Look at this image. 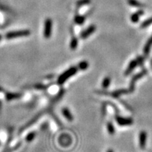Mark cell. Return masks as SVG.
I'll return each instance as SVG.
<instances>
[{
  "mask_svg": "<svg viewBox=\"0 0 152 152\" xmlns=\"http://www.w3.org/2000/svg\"><path fill=\"white\" fill-rule=\"evenodd\" d=\"M79 69V67H72V68L68 69V71H66L65 73H63L61 76L58 78V83L59 84H63L65 81H66L69 78H71V76H74L75 74L77 73L78 70Z\"/></svg>",
  "mask_w": 152,
  "mask_h": 152,
  "instance_id": "6da1fadb",
  "label": "cell"
},
{
  "mask_svg": "<svg viewBox=\"0 0 152 152\" xmlns=\"http://www.w3.org/2000/svg\"><path fill=\"white\" fill-rule=\"evenodd\" d=\"M30 35V31L28 30H20V31H14L11 32L6 34V37L7 39L15 38V37H23V36H28Z\"/></svg>",
  "mask_w": 152,
  "mask_h": 152,
  "instance_id": "7a4b0ae2",
  "label": "cell"
},
{
  "mask_svg": "<svg viewBox=\"0 0 152 152\" xmlns=\"http://www.w3.org/2000/svg\"><path fill=\"white\" fill-rule=\"evenodd\" d=\"M116 120L120 126H129L133 124V120L131 118H124L122 116H116Z\"/></svg>",
  "mask_w": 152,
  "mask_h": 152,
  "instance_id": "3957f363",
  "label": "cell"
},
{
  "mask_svg": "<svg viewBox=\"0 0 152 152\" xmlns=\"http://www.w3.org/2000/svg\"><path fill=\"white\" fill-rule=\"evenodd\" d=\"M142 60H143V58H141V57H139V58H137V59L133 60V61L130 62V64H129L128 66H127L126 71L125 72V76H127V75L130 74V73H131V72L133 71V70L135 69L139 64H140V62L142 61Z\"/></svg>",
  "mask_w": 152,
  "mask_h": 152,
  "instance_id": "277c9868",
  "label": "cell"
},
{
  "mask_svg": "<svg viewBox=\"0 0 152 152\" xmlns=\"http://www.w3.org/2000/svg\"><path fill=\"white\" fill-rule=\"evenodd\" d=\"M52 21L51 19H47L45 22V28H44V36L46 38H49L52 35Z\"/></svg>",
  "mask_w": 152,
  "mask_h": 152,
  "instance_id": "5b68a950",
  "label": "cell"
},
{
  "mask_svg": "<svg viewBox=\"0 0 152 152\" xmlns=\"http://www.w3.org/2000/svg\"><path fill=\"white\" fill-rule=\"evenodd\" d=\"M147 140V134L145 131L140 132V135H139V142H140V146L142 149H144L146 146Z\"/></svg>",
  "mask_w": 152,
  "mask_h": 152,
  "instance_id": "8992f818",
  "label": "cell"
},
{
  "mask_svg": "<svg viewBox=\"0 0 152 152\" xmlns=\"http://www.w3.org/2000/svg\"><path fill=\"white\" fill-rule=\"evenodd\" d=\"M96 30V28L94 25H91L89 27H88L85 30L83 31L81 34V37L83 39H85L87 37H89V35H91L93 32H94Z\"/></svg>",
  "mask_w": 152,
  "mask_h": 152,
  "instance_id": "52a82bcc",
  "label": "cell"
},
{
  "mask_svg": "<svg viewBox=\"0 0 152 152\" xmlns=\"http://www.w3.org/2000/svg\"><path fill=\"white\" fill-rule=\"evenodd\" d=\"M62 113H63V116H64L69 121H72L73 120V117L72 116L71 111H69V109H67V108H63L62 109Z\"/></svg>",
  "mask_w": 152,
  "mask_h": 152,
  "instance_id": "ba28073f",
  "label": "cell"
},
{
  "mask_svg": "<svg viewBox=\"0 0 152 152\" xmlns=\"http://www.w3.org/2000/svg\"><path fill=\"white\" fill-rule=\"evenodd\" d=\"M151 46H152V36L151 37V38L149 40L148 42H146V45H145V47H144V52L145 54H148V53L149 52Z\"/></svg>",
  "mask_w": 152,
  "mask_h": 152,
  "instance_id": "9c48e42d",
  "label": "cell"
},
{
  "mask_svg": "<svg viewBox=\"0 0 152 152\" xmlns=\"http://www.w3.org/2000/svg\"><path fill=\"white\" fill-rule=\"evenodd\" d=\"M111 84V78L110 77H106L102 82V87L104 89H107Z\"/></svg>",
  "mask_w": 152,
  "mask_h": 152,
  "instance_id": "30bf717a",
  "label": "cell"
},
{
  "mask_svg": "<svg viewBox=\"0 0 152 152\" xmlns=\"http://www.w3.org/2000/svg\"><path fill=\"white\" fill-rule=\"evenodd\" d=\"M107 130L109 134H111V135H113L114 132H115V128H114L113 125L111 122H108Z\"/></svg>",
  "mask_w": 152,
  "mask_h": 152,
  "instance_id": "8fae6325",
  "label": "cell"
},
{
  "mask_svg": "<svg viewBox=\"0 0 152 152\" xmlns=\"http://www.w3.org/2000/svg\"><path fill=\"white\" fill-rule=\"evenodd\" d=\"M88 66H89V64L87 61H82L81 63H80V64L78 65V67H79L80 70H86L87 69Z\"/></svg>",
  "mask_w": 152,
  "mask_h": 152,
  "instance_id": "7c38bea8",
  "label": "cell"
},
{
  "mask_svg": "<svg viewBox=\"0 0 152 152\" xmlns=\"http://www.w3.org/2000/svg\"><path fill=\"white\" fill-rule=\"evenodd\" d=\"M78 40L76 38V37H74V38L72 39L71 40V48L72 50H75V49L76 48L77 46H78Z\"/></svg>",
  "mask_w": 152,
  "mask_h": 152,
  "instance_id": "4fadbf2b",
  "label": "cell"
},
{
  "mask_svg": "<svg viewBox=\"0 0 152 152\" xmlns=\"http://www.w3.org/2000/svg\"><path fill=\"white\" fill-rule=\"evenodd\" d=\"M85 20V18L83 17V16H76V19H75V21L78 24H83Z\"/></svg>",
  "mask_w": 152,
  "mask_h": 152,
  "instance_id": "5bb4252c",
  "label": "cell"
},
{
  "mask_svg": "<svg viewBox=\"0 0 152 152\" xmlns=\"http://www.w3.org/2000/svg\"><path fill=\"white\" fill-rule=\"evenodd\" d=\"M129 3L133 6H137V7H140V6H142V4H140V3L138 2V1H135V0H130V1H129Z\"/></svg>",
  "mask_w": 152,
  "mask_h": 152,
  "instance_id": "9a60e30c",
  "label": "cell"
},
{
  "mask_svg": "<svg viewBox=\"0 0 152 152\" xmlns=\"http://www.w3.org/2000/svg\"><path fill=\"white\" fill-rule=\"evenodd\" d=\"M152 23V18H151V19H148L147 21H145L142 24L141 27L142 28H145L146 27V26H149V25H151V24Z\"/></svg>",
  "mask_w": 152,
  "mask_h": 152,
  "instance_id": "2e32d148",
  "label": "cell"
},
{
  "mask_svg": "<svg viewBox=\"0 0 152 152\" xmlns=\"http://www.w3.org/2000/svg\"><path fill=\"white\" fill-rule=\"evenodd\" d=\"M143 14V12L139 13V14H134V15L132 16V21H133V22H137V21H138V19H139V16H140V14Z\"/></svg>",
  "mask_w": 152,
  "mask_h": 152,
  "instance_id": "e0dca14e",
  "label": "cell"
},
{
  "mask_svg": "<svg viewBox=\"0 0 152 152\" xmlns=\"http://www.w3.org/2000/svg\"><path fill=\"white\" fill-rule=\"evenodd\" d=\"M89 2V0H81V1H78V5H83V4H87Z\"/></svg>",
  "mask_w": 152,
  "mask_h": 152,
  "instance_id": "ac0fdd59",
  "label": "cell"
},
{
  "mask_svg": "<svg viewBox=\"0 0 152 152\" xmlns=\"http://www.w3.org/2000/svg\"><path fill=\"white\" fill-rule=\"evenodd\" d=\"M107 152H113V150H111V149H109V150H108Z\"/></svg>",
  "mask_w": 152,
  "mask_h": 152,
  "instance_id": "d6986e66",
  "label": "cell"
},
{
  "mask_svg": "<svg viewBox=\"0 0 152 152\" xmlns=\"http://www.w3.org/2000/svg\"><path fill=\"white\" fill-rule=\"evenodd\" d=\"M0 39H1V36H0Z\"/></svg>",
  "mask_w": 152,
  "mask_h": 152,
  "instance_id": "ffe728a7",
  "label": "cell"
}]
</instances>
